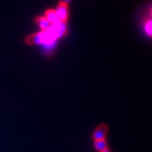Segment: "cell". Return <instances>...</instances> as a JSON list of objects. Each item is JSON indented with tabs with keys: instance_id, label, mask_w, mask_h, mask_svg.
<instances>
[{
	"instance_id": "obj_6",
	"label": "cell",
	"mask_w": 152,
	"mask_h": 152,
	"mask_svg": "<svg viewBox=\"0 0 152 152\" xmlns=\"http://www.w3.org/2000/svg\"><path fill=\"white\" fill-rule=\"evenodd\" d=\"M94 147L96 151L99 152L104 151V149H107L108 148L107 141H106V139L94 141Z\"/></svg>"
},
{
	"instance_id": "obj_5",
	"label": "cell",
	"mask_w": 152,
	"mask_h": 152,
	"mask_svg": "<svg viewBox=\"0 0 152 152\" xmlns=\"http://www.w3.org/2000/svg\"><path fill=\"white\" fill-rule=\"evenodd\" d=\"M35 23L42 31H45V30H48L51 27V26H52V25L49 23L48 20L43 16L37 17L35 18Z\"/></svg>"
},
{
	"instance_id": "obj_7",
	"label": "cell",
	"mask_w": 152,
	"mask_h": 152,
	"mask_svg": "<svg viewBox=\"0 0 152 152\" xmlns=\"http://www.w3.org/2000/svg\"><path fill=\"white\" fill-rule=\"evenodd\" d=\"M145 28L146 33H147V35L149 36H151V20H149L148 21L145 23Z\"/></svg>"
},
{
	"instance_id": "obj_2",
	"label": "cell",
	"mask_w": 152,
	"mask_h": 152,
	"mask_svg": "<svg viewBox=\"0 0 152 152\" xmlns=\"http://www.w3.org/2000/svg\"><path fill=\"white\" fill-rule=\"evenodd\" d=\"M108 131H109V127L106 124L103 123L99 125L92 133V138L94 141L106 139Z\"/></svg>"
},
{
	"instance_id": "obj_8",
	"label": "cell",
	"mask_w": 152,
	"mask_h": 152,
	"mask_svg": "<svg viewBox=\"0 0 152 152\" xmlns=\"http://www.w3.org/2000/svg\"><path fill=\"white\" fill-rule=\"evenodd\" d=\"M69 1H70V0H60V2L66 4H68V3L69 2Z\"/></svg>"
},
{
	"instance_id": "obj_4",
	"label": "cell",
	"mask_w": 152,
	"mask_h": 152,
	"mask_svg": "<svg viewBox=\"0 0 152 152\" xmlns=\"http://www.w3.org/2000/svg\"><path fill=\"white\" fill-rule=\"evenodd\" d=\"M44 17L48 20L51 25H54L58 22H59L58 18H57L56 11L54 9H48V10H47L45 11V16Z\"/></svg>"
},
{
	"instance_id": "obj_1",
	"label": "cell",
	"mask_w": 152,
	"mask_h": 152,
	"mask_svg": "<svg viewBox=\"0 0 152 152\" xmlns=\"http://www.w3.org/2000/svg\"><path fill=\"white\" fill-rule=\"evenodd\" d=\"M56 14L58 21L66 23L68 18V7L66 4L59 2L56 10Z\"/></svg>"
},
{
	"instance_id": "obj_3",
	"label": "cell",
	"mask_w": 152,
	"mask_h": 152,
	"mask_svg": "<svg viewBox=\"0 0 152 152\" xmlns=\"http://www.w3.org/2000/svg\"><path fill=\"white\" fill-rule=\"evenodd\" d=\"M25 42L29 45H41L44 42L42 33H37L28 35L25 38Z\"/></svg>"
},
{
	"instance_id": "obj_9",
	"label": "cell",
	"mask_w": 152,
	"mask_h": 152,
	"mask_svg": "<svg viewBox=\"0 0 152 152\" xmlns=\"http://www.w3.org/2000/svg\"><path fill=\"white\" fill-rule=\"evenodd\" d=\"M101 152H112L111 150H110L109 149V147L107 148V149H104V151H101Z\"/></svg>"
}]
</instances>
